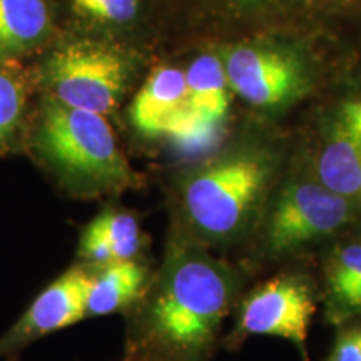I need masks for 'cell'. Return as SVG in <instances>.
Returning a JSON list of instances; mask_svg holds the SVG:
<instances>
[{
	"label": "cell",
	"instance_id": "cell-3",
	"mask_svg": "<svg viewBox=\"0 0 361 361\" xmlns=\"http://www.w3.org/2000/svg\"><path fill=\"white\" fill-rule=\"evenodd\" d=\"M32 149L62 191L74 197L119 194L142 184L106 116L49 97L32 135Z\"/></svg>",
	"mask_w": 361,
	"mask_h": 361
},
{
	"label": "cell",
	"instance_id": "cell-13",
	"mask_svg": "<svg viewBox=\"0 0 361 361\" xmlns=\"http://www.w3.org/2000/svg\"><path fill=\"white\" fill-rule=\"evenodd\" d=\"M326 318L341 326L361 316V243H346L326 263Z\"/></svg>",
	"mask_w": 361,
	"mask_h": 361
},
{
	"label": "cell",
	"instance_id": "cell-12",
	"mask_svg": "<svg viewBox=\"0 0 361 361\" xmlns=\"http://www.w3.org/2000/svg\"><path fill=\"white\" fill-rule=\"evenodd\" d=\"M149 283L147 266L139 259L111 261L92 266L85 298V318L112 314L129 308L144 296Z\"/></svg>",
	"mask_w": 361,
	"mask_h": 361
},
{
	"label": "cell",
	"instance_id": "cell-8",
	"mask_svg": "<svg viewBox=\"0 0 361 361\" xmlns=\"http://www.w3.org/2000/svg\"><path fill=\"white\" fill-rule=\"evenodd\" d=\"M130 123L146 137H168L178 147L200 151V133L189 106L186 72L174 66L152 71L130 106Z\"/></svg>",
	"mask_w": 361,
	"mask_h": 361
},
{
	"label": "cell",
	"instance_id": "cell-18",
	"mask_svg": "<svg viewBox=\"0 0 361 361\" xmlns=\"http://www.w3.org/2000/svg\"><path fill=\"white\" fill-rule=\"evenodd\" d=\"M326 361H361V324L345 326L338 333Z\"/></svg>",
	"mask_w": 361,
	"mask_h": 361
},
{
	"label": "cell",
	"instance_id": "cell-10",
	"mask_svg": "<svg viewBox=\"0 0 361 361\" xmlns=\"http://www.w3.org/2000/svg\"><path fill=\"white\" fill-rule=\"evenodd\" d=\"M314 174L361 213V101L338 104L324 128Z\"/></svg>",
	"mask_w": 361,
	"mask_h": 361
},
{
	"label": "cell",
	"instance_id": "cell-14",
	"mask_svg": "<svg viewBox=\"0 0 361 361\" xmlns=\"http://www.w3.org/2000/svg\"><path fill=\"white\" fill-rule=\"evenodd\" d=\"M51 29L47 0H0V59L29 52Z\"/></svg>",
	"mask_w": 361,
	"mask_h": 361
},
{
	"label": "cell",
	"instance_id": "cell-7",
	"mask_svg": "<svg viewBox=\"0 0 361 361\" xmlns=\"http://www.w3.org/2000/svg\"><path fill=\"white\" fill-rule=\"evenodd\" d=\"M316 311V286L310 276L284 273L252 290L241 303L234 341L246 336H276L290 341L310 361L308 333Z\"/></svg>",
	"mask_w": 361,
	"mask_h": 361
},
{
	"label": "cell",
	"instance_id": "cell-15",
	"mask_svg": "<svg viewBox=\"0 0 361 361\" xmlns=\"http://www.w3.org/2000/svg\"><path fill=\"white\" fill-rule=\"evenodd\" d=\"M85 231L102 238L109 245L116 261L139 259L146 241L137 218L114 206L104 207L94 221H90Z\"/></svg>",
	"mask_w": 361,
	"mask_h": 361
},
{
	"label": "cell",
	"instance_id": "cell-9",
	"mask_svg": "<svg viewBox=\"0 0 361 361\" xmlns=\"http://www.w3.org/2000/svg\"><path fill=\"white\" fill-rule=\"evenodd\" d=\"M90 274L92 266L82 263L49 284L13 326L0 336V360L13 361L34 341L82 322Z\"/></svg>",
	"mask_w": 361,
	"mask_h": 361
},
{
	"label": "cell",
	"instance_id": "cell-16",
	"mask_svg": "<svg viewBox=\"0 0 361 361\" xmlns=\"http://www.w3.org/2000/svg\"><path fill=\"white\" fill-rule=\"evenodd\" d=\"M27 94L11 71L0 67V156L16 149L24 126Z\"/></svg>",
	"mask_w": 361,
	"mask_h": 361
},
{
	"label": "cell",
	"instance_id": "cell-2",
	"mask_svg": "<svg viewBox=\"0 0 361 361\" xmlns=\"http://www.w3.org/2000/svg\"><path fill=\"white\" fill-rule=\"evenodd\" d=\"M279 156L263 144H241L178 176L184 233L206 246H228L255 228L278 178Z\"/></svg>",
	"mask_w": 361,
	"mask_h": 361
},
{
	"label": "cell",
	"instance_id": "cell-5",
	"mask_svg": "<svg viewBox=\"0 0 361 361\" xmlns=\"http://www.w3.org/2000/svg\"><path fill=\"white\" fill-rule=\"evenodd\" d=\"M42 74L51 97L107 116L128 92L134 64L128 54L112 45L74 40L47 59Z\"/></svg>",
	"mask_w": 361,
	"mask_h": 361
},
{
	"label": "cell",
	"instance_id": "cell-1",
	"mask_svg": "<svg viewBox=\"0 0 361 361\" xmlns=\"http://www.w3.org/2000/svg\"><path fill=\"white\" fill-rule=\"evenodd\" d=\"M236 269L176 233L128 336L129 361H209L238 296Z\"/></svg>",
	"mask_w": 361,
	"mask_h": 361
},
{
	"label": "cell",
	"instance_id": "cell-17",
	"mask_svg": "<svg viewBox=\"0 0 361 361\" xmlns=\"http://www.w3.org/2000/svg\"><path fill=\"white\" fill-rule=\"evenodd\" d=\"M75 12L101 24L121 25L134 20L139 0H72Z\"/></svg>",
	"mask_w": 361,
	"mask_h": 361
},
{
	"label": "cell",
	"instance_id": "cell-6",
	"mask_svg": "<svg viewBox=\"0 0 361 361\" xmlns=\"http://www.w3.org/2000/svg\"><path fill=\"white\" fill-rule=\"evenodd\" d=\"M231 92L252 107L279 111L305 97L313 84L308 61L295 49L245 42L221 56Z\"/></svg>",
	"mask_w": 361,
	"mask_h": 361
},
{
	"label": "cell",
	"instance_id": "cell-4",
	"mask_svg": "<svg viewBox=\"0 0 361 361\" xmlns=\"http://www.w3.org/2000/svg\"><path fill=\"white\" fill-rule=\"evenodd\" d=\"M360 216L353 202L331 191L316 174H293L269 207L264 250L269 256L281 258L333 236Z\"/></svg>",
	"mask_w": 361,
	"mask_h": 361
},
{
	"label": "cell",
	"instance_id": "cell-11",
	"mask_svg": "<svg viewBox=\"0 0 361 361\" xmlns=\"http://www.w3.org/2000/svg\"><path fill=\"white\" fill-rule=\"evenodd\" d=\"M186 82L189 106L200 133L202 147H209L218 137L229 112V87L219 56L202 54L188 66Z\"/></svg>",
	"mask_w": 361,
	"mask_h": 361
},
{
	"label": "cell",
	"instance_id": "cell-19",
	"mask_svg": "<svg viewBox=\"0 0 361 361\" xmlns=\"http://www.w3.org/2000/svg\"><path fill=\"white\" fill-rule=\"evenodd\" d=\"M126 361H129V360H126Z\"/></svg>",
	"mask_w": 361,
	"mask_h": 361
}]
</instances>
